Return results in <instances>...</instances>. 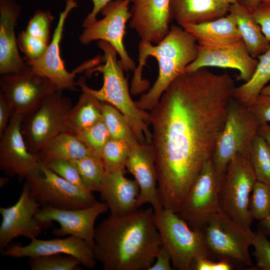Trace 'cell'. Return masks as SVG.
<instances>
[{"mask_svg":"<svg viewBox=\"0 0 270 270\" xmlns=\"http://www.w3.org/2000/svg\"><path fill=\"white\" fill-rule=\"evenodd\" d=\"M235 88L227 72H184L150 110L158 190L163 208L178 214L211 159Z\"/></svg>","mask_w":270,"mask_h":270,"instance_id":"obj_1","label":"cell"},{"mask_svg":"<svg viewBox=\"0 0 270 270\" xmlns=\"http://www.w3.org/2000/svg\"><path fill=\"white\" fill-rule=\"evenodd\" d=\"M95 258L105 270H148L162 244L154 210L110 216L95 228Z\"/></svg>","mask_w":270,"mask_h":270,"instance_id":"obj_2","label":"cell"},{"mask_svg":"<svg viewBox=\"0 0 270 270\" xmlns=\"http://www.w3.org/2000/svg\"><path fill=\"white\" fill-rule=\"evenodd\" d=\"M198 52V44L195 38L182 26L174 25L170 26L168 34L156 46L140 41L139 64L134 71L132 85L140 88L146 84L142 80V72L148 56L156 60L159 70L152 88L135 102L136 106L143 110H151L171 82L196 58Z\"/></svg>","mask_w":270,"mask_h":270,"instance_id":"obj_3","label":"cell"},{"mask_svg":"<svg viewBox=\"0 0 270 270\" xmlns=\"http://www.w3.org/2000/svg\"><path fill=\"white\" fill-rule=\"evenodd\" d=\"M98 46L104 52V64L88 69V74L97 72L102 74L103 85L98 90L92 89L86 83L82 76L76 82L82 92H88L100 101L109 103L126 117L137 142L151 144L152 132L148 128L150 113L140 109L130 96L127 80L120 60H117V52L108 42L100 40Z\"/></svg>","mask_w":270,"mask_h":270,"instance_id":"obj_4","label":"cell"},{"mask_svg":"<svg viewBox=\"0 0 270 270\" xmlns=\"http://www.w3.org/2000/svg\"><path fill=\"white\" fill-rule=\"evenodd\" d=\"M196 230L202 234L210 258L226 260L234 266L252 269L249 252L252 230H244L222 211L209 216Z\"/></svg>","mask_w":270,"mask_h":270,"instance_id":"obj_5","label":"cell"},{"mask_svg":"<svg viewBox=\"0 0 270 270\" xmlns=\"http://www.w3.org/2000/svg\"><path fill=\"white\" fill-rule=\"evenodd\" d=\"M256 180L250 154H237L227 166L220 192L221 211L248 232L254 220L250 203Z\"/></svg>","mask_w":270,"mask_h":270,"instance_id":"obj_6","label":"cell"},{"mask_svg":"<svg viewBox=\"0 0 270 270\" xmlns=\"http://www.w3.org/2000/svg\"><path fill=\"white\" fill-rule=\"evenodd\" d=\"M72 108L71 100L56 91L43 98L23 117L21 130L29 151L36 154L48 141L59 134L70 132L68 119Z\"/></svg>","mask_w":270,"mask_h":270,"instance_id":"obj_7","label":"cell"},{"mask_svg":"<svg viewBox=\"0 0 270 270\" xmlns=\"http://www.w3.org/2000/svg\"><path fill=\"white\" fill-rule=\"evenodd\" d=\"M154 220L162 245L171 256L174 269L190 270L196 260L210 258L200 232L190 228L178 214L164 208L154 212Z\"/></svg>","mask_w":270,"mask_h":270,"instance_id":"obj_8","label":"cell"},{"mask_svg":"<svg viewBox=\"0 0 270 270\" xmlns=\"http://www.w3.org/2000/svg\"><path fill=\"white\" fill-rule=\"evenodd\" d=\"M258 125L249 107L232 97L224 125L212 158L217 171L224 174L229 162L236 154H250Z\"/></svg>","mask_w":270,"mask_h":270,"instance_id":"obj_9","label":"cell"},{"mask_svg":"<svg viewBox=\"0 0 270 270\" xmlns=\"http://www.w3.org/2000/svg\"><path fill=\"white\" fill-rule=\"evenodd\" d=\"M30 193L42 206L76 210L92 206L98 201L92 192L66 180L41 164V172L26 178Z\"/></svg>","mask_w":270,"mask_h":270,"instance_id":"obj_10","label":"cell"},{"mask_svg":"<svg viewBox=\"0 0 270 270\" xmlns=\"http://www.w3.org/2000/svg\"><path fill=\"white\" fill-rule=\"evenodd\" d=\"M224 174L216 170L211 158L190 188L178 214L192 230H198L209 216L221 211L220 192Z\"/></svg>","mask_w":270,"mask_h":270,"instance_id":"obj_11","label":"cell"},{"mask_svg":"<svg viewBox=\"0 0 270 270\" xmlns=\"http://www.w3.org/2000/svg\"><path fill=\"white\" fill-rule=\"evenodd\" d=\"M130 0H116L108 3L100 10L104 18L84 28L79 36L80 42L86 45L96 40L108 42L116 51L124 71H134L136 68L124 44L126 26L131 17Z\"/></svg>","mask_w":270,"mask_h":270,"instance_id":"obj_12","label":"cell"},{"mask_svg":"<svg viewBox=\"0 0 270 270\" xmlns=\"http://www.w3.org/2000/svg\"><path fill=\"white\" fill-rule=\"evenodd\" d=\"M40 206L25 183L16 203L9 207L0 208L2 217L0 226V252L14 238L22 236L31 240L37 238L42 229L52 226V222H41L36 218Z\"/></svg>","mask_w":270,"mask_h":270,"instance_id":"obj_13","label":"cell"},{"mask_svg":"<svg viewBox=\"0 0 270 270\" xmlns=\"http://www.w3.org/2000/svg\"><path fill=\"white\" fill-rule=\"evenodd\" d=\"M0 87L14 112L23 116L45 96L58 90L49 79L34 73L28 65L21 72L2 74Z\"/></svg>","mask_w":270,"mask_h":270,"instance_id":"obj_14","label":"cell"},{"mask_svg":"<svg viewBox=\"0 0 270 270\" xmlns=\"http://www.w3.org/2000/svg\"><path fill=\"white\" fill-rule=\"evenodd\" d=\"M23 116L14 112L0 136V169L9 177L22 181L30 174L41 172L37 155L28 150L21 130Z\"/></svg>","mask_w":270,"mask_h":270,"instance_id":"obj_15","label":"cell"},{"mask_svg":"<svg viewBox=\"0 0 270 270\" xmlns=\"http://www.w3.org/2000/svg\"><path fill=\"white\" fill-rule=\"evenodd\" d=\"M108 210L106 204L97 202L90 206L76 210H61L42 206L36 218L41 222H58L60 228H54L56 236H74L84 240L94 250V223L97 218Z\"/></svg>","mask_w":270,"mask_h":270,"instance_id":"obj_16","label":"cell"},{"mask_svg":"<svg viewBox=\"0 0 270 270\" xmlns=\"http://www.w3.org/2000/svg\"><path fill=\"white\" fill-rule=\"evenodd\" d=\"M77 7L74 0H66L65 8L60 14L52 40L46 51L36 58L24 61L34 73L49 79L59 91L76 90V74L66 69L60 56V44L65 20L72 10Z\"/></svg>","mask_w":270,"mask_h":270,"instance_id":"obj_17","label":"cell"},{"mask_svg":"<svg viewBox=\"0 0 270 270\" xmlns=\"http://www.w3.org/2000/svg\"><path fill=\"white\" fill-rule=\"evenodd\" d=\"M1 253L4 256L13 258L64 254L76 258L88 268L94 269L96 264L92 250L84 240L74 236L47 240L35 238L26 246L20 242L9 244Z\"/></svg>","mask_w":270,"mask_h":270,"instance_id":"obj_18","label":"cell"},{"mask_svg":"<svg viewBox=\"0 0 270 270\" xmlns=\"http://www.w3.org/2000/svg\"><path fill=\"white\" fill-rule=\"evenodd\" d=\"M258 60L249 54L242 40L230 45L206 47L198 44L196 58L184 72L194 71L210 66L236 69L239 72L238 79L248 82L254 74Z\"/></svg>","mask_w":270,"mask_h":270,"instance_id":"obj_19","label":"cell"},{"mask_svg":"<svg viewBox=\"0 0 270 270\" xmlns=\"http://www.w3.org/2000/svg\"><path fill=\"white\" fill-rule=\"evenodd\" d=\"M171 0H130L132 4L129 26L140 41L159 44L168 34L172 19Z\"/></svg>","mask_w":270,"mask_h":270,"instance_id":"obj_20","label":"cell"},{"mask_svg":"<svg viewBox=\"0 0 270 270\" xmlns=\"http://www.w3.org/2000/svg\"><path fill=\"white\" fill-rule=\"evenodd\" d=\"M126 168L137 182L140 194L137 206L150 204L154 212L164 208L158 190V174L152 144H138L130 146Z\"/></svg>","mask_w":270,"mask_h":270,"instance_id":"obj_21","label":"cell"},{"mask_svg":"<svg viewBox=\"0 0 270 270\" xmlns=\"http://www.w3.org/2000/svg\"><path fill=\"white\" fill-rule=\"evenodd\" d=\"M21 10L16 0H0V74L18 73L27 67L20 56L15 28Z\"/></svg>","mask_w":270,"mask_h":270,"instance_id":"obj_22","label":"cell"},{"mask_svg":"<svg viewBox=\"0 0 270 270\" xmlns=\"http://www.w3.org/2000/svg\"><path fill=\"white\" fill-rule=\"evenodd\" d=\"M126 172H106L99 192L110 215L121 216L137 210L140 188L136 180L124 176Z\"/></svg>","mask_w":270,"mask_h":270,"instance_id":"obj_23","label":"cell"},{"mask_svg":"<svg viewBox=\"0 0 270 270\" xmlns=\"http://www.w3.org/2000/svg\"><path fill=\"white\" fill-rule=\"evenodd\" d=\"M230 5L225 0H171L172 18L182 28L212 21L226 16Z\"/></svg>","mask_w":270,"mask_h":270,"instance_id":"obj_24","label":"cell"},{"mask_svg":"<svg viewBox=\"0 0 270 270\" xmlns=\"http://www.w3.org/2000/svg\"><path fill=\"white\" fill-rule=\"evenodd\" d=\"M196 40L200 46H219L242 40L236 18L231 12L208 22L188 24L182 27Z\"/></svg>","mask_w":270,"mask_h":270,"instance_id":"obj_25","label":"cell"},{"mask_svg":"<svg viewBox=\"0 0 270 270\" xmlns=\"http://www.w3.org/2000/svg\"><path fill=\"white\" fill-rule=\"evenodd\" d=\"M229 12L234 16L240 34L250 56L256 58L264 52L270 42L256 22L252 11L240 2L230 5Z\"/></svg>","mask_w":270,"mask_h":270,"instance_id":"obj_26","label":"cell"},{"mask_svg":"<svg viewBox=\"0 0 270 270\" xmlns=\"http://www.w3.org/2000/svg\"><path fill=\"white\" fill-rule=\"evenodd\" d=\"M41 164L58 160H72L92 156L74 134L62 132L46 143L36 154Z\"/></svg>","mask_w":270,"mask_h":270,"instance_id":"obj_27","label":"cell"},{"mask_svg":"<svg viewBox=\"0 0 270 270\" xmlns=\"http://www.w3.org/2000/svg\"><path fill=\"white\" fill-rule=\"evenodd\" d=\"M102 120V102L88 92H82L68 116L70 132L76 134Z\"/></svg>","mask_w":270,"mask_h":270,"instance_id":"obj_28","label":"cell"},{"mask_svg":"<svg viewBox=\"0 0 270 270\" xmlns=\"http://www.w3.org/2000/svg\"><path fill=\"white\" fill-rule=\"evenodd\" d=\"M258 62L252 78L234 88L232 98L244 105H252L270 80V46L258 56Z\"/></svg>","mask_w":270,"mask_h":270,"instance_id":"obj_29","label":"cell"},{"mask_svg":"<svg viewBox=\"0 0 270 270\" xmlns=\"http://www.w3.org/2000/svg\"><path fill=\"white\" fill-rule=\"evenodd\" d=\"M102 120L111 138L124 140L130 146L138 144L126 117L115 106L104 102Z\"/></svg>","mask_w":270,"mask_h":270,"instance_id":"obj_30","label":"cell"},{"mask_svg":"<svg viewBox=\"0 0 270 270\" xmlns=\"http://www.w3.org/2000/svg\"><path fill=\"white\" fill-rule=\"evenodd\" d=\"M78 171L86 188L90 192H99L106 170L101 159L88 156L70 160Z\"/></svg>","mask_w":270,"mask_h":270,"instance_id":"obj_31","label":"cell"},{"mask_svg":"<svg viewBox=\"0 0 270 270\" xmlns=\"http://www.w3.org/2000/svg\"><path fill=\"white\" fill-rule=\"evenodd\" d=\"M130 146L120 139L110 138L104 146L101 159L106 172L126 170Z\"/></svg>","mask_w":270,"mask_h":270,"instance_id":"obj_32","label":"cell"},{"mask_svg":"<svg viewBox=\"0 0 270 270\" xmlns=\"http://www.w3.org/2000/svg\"><path fill=\"white\" fill-rule=\"evenodd\" d=\"M250 158L257 180L270 186V146L258 134L252 142Z\"/></svg>","mask_w":270,"mask_h":270,"instance_id":"obj_33","label":"cell"},{"mask_svg":"<svg viewBox=\"0 0 270 270\" xmlns=\"http://www.w3.org/2000/svg\"><path fill=\"white\" fill-rule=\"evenodd\" d=\"M75 135L85 146L90 154L99 159H101L104 146L110 138L102 120Z\"/></svg>","mask_w":270,"mask_h":270,"instance_id":"obj_34","label":"cell"},{"mask_svg":"<svg viewBox=\"0 0 270 270\" xmlns=\"http://www.w3.org/2000/svg\"><path fill=\"white\" fill-rule=\"evenodd\" d=\"M32 270H79L80 260L73 256L56 254L29 258Z\"/></svg>","mask_w":270,"mask_h":270,"instance_id":"obj_35","label":"cell"},{"mask_svg":"<svg viewBox=\"0 0 270 270\" xmlns=\"http://www.w3.org/2000/svg\"><path fill=\"white\" fill-rule=\"evenodd\" d=\"M250 208L254 219L258 221L270 216V186L256 181L250 198Z\"/></svg>","mask_w":270,"mask_h":270,"instance_id":"obj_36","label":"cell"},{"mask_svg":"<svg viewBox=\"0 0 270 270\" xmlns=\"http://www.w3.org/2000/svg\"><path fill=\"white\" fill-rule=\"evenodd\" d=\"M54 16L49 10H37L24 31L32 37L49 42L50 32Z\"/></svg>","mask_w":270,"mask_h":270,"instance_id":"obj_37","label":"cell"},{"mask_svg":"<svg viewBox=\"0 0 270 270\" xmlns=\"http://www.w3.org/2000/svg\"><path fill=\"white\" fill-rule=\"evenodd\" d=\"M17 42L19 48L24 55V61L40 56L49 44L48 42L34 38L24 30L20 34Z\"/></svg>","mask_w":270,"mask_h":270,"instance_id":"obj_38","label":"cell"},{"mask_svg":"<svg viewBox=\"0 0 270 270\" xmlns=\"http://www.w3.org/2000/svg\"><path fill=\"white\" fill-rule=\"evenodd\" d=\"M252 246L254 247L252 255L258 270H270V242L267 236L260 232L254 233Z\"/></svg>","mask_w":270,"mask_h":270,"instance_id":"obj_39","label":"cell"},{"mask_svg":"<svg viewBox=\"0 0 270 270\" xmlns=\"http://www.w3.org/2000/svg\"><path fill=\"white\" fill-rule=\"evenodd\" d=\"M46 166L66 180L83 189L89 190L84 185L76 168L70 160H55L48 162Z\"/></svg>","mask_w":270,"mask_h":270,"instance_id":"obj_40","label":"cell"},{"mask_svg":"<svg viewBox=\"0 0 270 270\" xmlns=\"http://www.w3.org/2000/svg\"><path fill=\"white\" fill-rule=\"evenodd\" d=\"M259 124L270 122V96L260 94L254 102L248 106Z\"/></svg>","mask_w":270,"mask_h":270,"instance_id":"obj_41","label":"cell"},{"mask_svg":"<svg viewBox=\"0 0 270 270\" xmlns=\"http://www.w3.org/2000/svg\"><path fill=\"white\" fill-rule=\"evenodd\" d=\"M252 12L262 32L270 42V4L260 3Z\"/></svg>","mask_w":270,"mask_h":270,"instance_id":"obj_42","label":"cell"},{"mask_svg":"<svg viewBox=\"0 0 270 270\" xmlns=\"http://www.w3.org/2000/svg\"><path fill=\"white\" fill-rule=\"evenodd\" d=\"M234 266L226 260H219L214 262L210 258H202L196 260L192 266V270H231Z\"/></svg>","mask_w":270,"mask_h":270,"instance_id":"obj_43","label":"cell"},{"mask_svg":"<svg viewBox=\"0 0 270 270\" xmlns=\"http://www.w3.org/2000/svg\"><path fill=\"white\" fill-rule=\"evenodd\" d=\"M14 111L0 91V137L8 127Z\"/></svg>","mask_w":270,"mask_h":270,"instance_id":"obj_44","label":"cell"},{"mask_svg":"<svg viewBox=\"0 0 270 270\" xmlns=\"http://www.w3.org/2000/svg\"><path fill=\"white\" fill-rule=\"evenodd\" d=\"M155 262L148 270H172L170 266L171 256L162 244L160 247L155 258Z\"/></svg>","mask_w":270,"mask_h":270,"instance_id":"obj_45","label":"cell"},{"mask_svg":"<svg viewBox=\"0 0 270 270\" xmlns=\"http://www.w3.org/2000/svg\"><path fill=\"white\" fill-rule=\"evenodd\" d=\"M93 8L92 12L86 16L84 20L82 26L86 28L97 21L96 16L102 9L108 3L113 0H92Z\"/></svg>","mask_w":270,"mask_h":270,"instance_id":"obj_46","label":"cell"},{"mask_svg":"<svg viewBox=\"0 0 270 270\" xmlns=\"http://www.w3.org/2000/svg\"><path fill=\"white\" fill-rule=\"evenodd\" d=\"M258 134L262 136L270 146V124L268 123L259 124Z\"/></svg>","mask_w":270,"mask_h":270,"instance_id":"obj_47","label":"cell"},{"mask_svg":"<svg viewBox=\"0 0 270 270\" xmlns=\"http://www.w3.org/2000/svg\"><path fill=\"white\" fill-rule=\"evenodd\" d=\"M258 231L260 232L266 236H270V216L266 218L259 221Z\"/></svg>","mask_w":270,"mask_h":270,"instance_id":"obj_48","label":"cell"},{"mask_svg":"<svg viewBox=\"0 0 270 270\" xmlns=\"http://www.w3.org/2000/svg\"><path fill=\"white\" fill-rule=\"evenodd\" d=\"M241 4L251 11L256 9L261 3L262 0H242Z\"/></svg>","mask_w":270,"mask_h":270,"instance_id":"obj_49","label":"cell"},{"mask_svg":"<svg viewBox=\"0 0 270 270\" xmlns=\"http://www.w3.org/2000/svg\"><path fill=\"white\" fill-rule=\"evenodd\" d=\"M260 94L270 96V84L266 86L262 90Z\"/></svg>","mask_w":270,"mask_h":270,"instance_id":"obj_50","label":"cell"},{"mask_svg":"<svg viewBox=\"0 0 270 270\" xmlns=\"http://www.w3.org/2000/svg\"><path fill=\"white\" fill-rule=\"evenodd\" d=\"M9 178L8 177H2L0 178V188L3 187L5 186L8 182Z\"/></svg>","mask_w":270,"mask_h":270,"instance_id":"obj_51","label":"cell"},{"mask_svg":"<svg viewBox=\"0 0 270 270\" xmlns=\"http://www.w3.org/2000/svg\"><path fill=\"white\" fill-rule=\"evenodd\" d=\"M230 4H234L236 2H239V0H225Z\"/></svg>","mask_w":270,"mask_h":270,"instance_id":"obj_52","label":"cell"},{"mask_svg":"<svg viewBox=\"0 0 270 270\" xmlns=\"http://www.w3.org/2000/svg\"><path fill=\"white\" fill-rule=\"evenodd\" d=\"M261 3L265 4H270V0H262Z\"/></svg>","mask_w":270,"mask_h":270,"instance_id":"obj_53","label":"cell"}]
</instances>
